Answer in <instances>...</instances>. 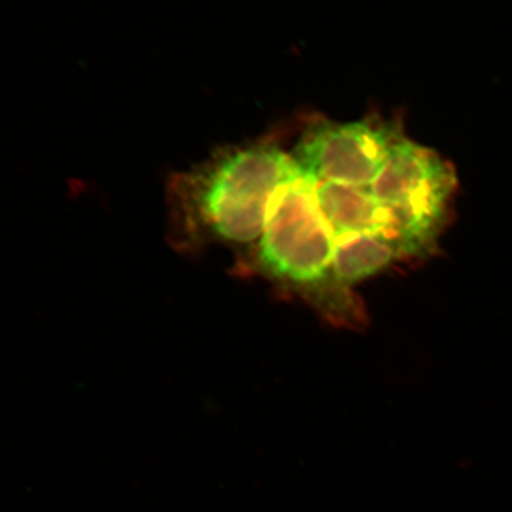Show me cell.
Instances as JSON below:
<instances>
[{
    "label": "cell",
    "mask_w": 512,
    "mask_h": 512,
    "mask_svg": "<svg viewBox=\"0 0 512 512\" xmlns=\"http://www.w3.org/2000/svg\"><path fill=\"white\" fill-rule=\"evenodd\" d=\"M319 181L295 163L275 192L254 264L266 278L301 296L335 328L362 330L365 306L335 274V238L316 201Z\"/></svg>",
    "instance_id": "cell-1"
},
{
    "label": "cell",
    "mask_w": 512,
    "mask_h": 512,
    "mask_svg": "<svg viewBox=\"0 0 512 512\" xmlns=\"http://www.w3.org/2000/svg\"><path fill=\"white\" fill-rule=\"evenodd\" d=\"M295 161L274 144L218 151L174 181L173 217L185 239L249 244L264 232L269 204Z\"/></svg>",
    "instance_id": "cell-2"
},
{
    "label": "cell",
    "mask_w": 512,
    "mask_h": 512,
    "mask_svg": "<svg viewBox=\"0 0 512 512\" xmlns=\"http://www.w3.org/2000/svg\"><path fill=\"white\" fill-rule=\"evenodd\" d=\"M369 188L386 208L387 235L399 242L406 258L436 251L457 188L453 165L403 134Z\"/></svg>",
    "instance_id": "cell-3"
},
{
    "label": "cell",
    "mask_w": 512,
    "mask_h": 512,
    "mask_svg": "<svg viewBox=\"0 0 512 512\" xmlns=\"http://www.w3.org/2000/svg\"><path fill=\"white\" fill-rule=\"evenodd\" d=\"M400 136V124L379 117L352 123L318 121L306 128L291 156L319 183L370 187Z\"/></svg>",
    "instance_id": "cell-4"
},
{
    "label": "cell",
    "mask_w": 512,
    "mask_h": 512,
    "mask_svg": "<svg viewBox=\"0 0 512 512\" xmlns=\"http://www.w3.org/2000/svg\"><path fill=\"white\" fill-rule=\"evenodd\" d=\"M316 201L336 241L367 234H386L389 217L369 187L319 183Z\"/></svg>",
    "instance_id": "cell-5"
},
{
    "label": "cell",
    "mask_w": 512,
    "mask_h": 512,
    "mask_svg": "<svg viewBox=\"0 0 512 512\" xmlns=\"http://www.w3.org/2000/svg\"><path fill=\"white\" fill-rule=\"evenodd\" d=\"M406 258L399 242L386 234L359 235L335 242V274L343 285H353Z\"/></svg>",
    "instance_id": "cell-6"
}]
</instances>
